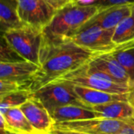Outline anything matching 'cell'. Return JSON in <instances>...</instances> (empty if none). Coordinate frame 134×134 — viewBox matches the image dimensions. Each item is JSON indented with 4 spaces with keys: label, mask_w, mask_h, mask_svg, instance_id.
<instances>
[{
    "label": "cell",
    "mask_w": 134,
    "mask_h": 134,
    "mask_svg": "<svg viewBox=\"0 0 134 134\" xmlns=\"http://www.w3.org/2000/svg\"><path fill=\"white\" fill-rule=\"evenodd\" d=\"M96 53L82 48L68 38L47 40L44 38L40 53V69L31 80L35 91L65 74L85 64Z\"/></svg>",
    "instance_id": "6da1fadb"
},
{
    "label": "cell",
    "mask_w": 134,
    "mask_h": 134,
    "mask_svg": "<svg viewBox=\"0 0 134 134\" xmlns=\"http://www.w3.org/2000/svg\"><path fill=\"white\" fill-rule=\"evenodd\" d=\"M100 9L94 4L82 5L72 2L57 9L49 24L42 30L47 40L63 39L78 31Z\"/></svg>",
    "instance_id": "7a4b0ae2"
},
{
    "label": "cell",
    "mask_w": 134,
    "mask_h": 134,
    "mask_svg": "<svg viewBox=\"0 0 134 134\" xmlns=\"http://www.w3.org/2000/svg\"><path fill=\"white\" fill-rule=\"evenodd\" d=\"M57 79L69 82L74 86L87 87L111 93L125 94L128 93L130 90L129 86L116 82L107 74L91 66L89 61Z\"/></svg>",
    "instance_id": "3957f363"
},
{
    "label": "cell",
    "mask_w": 134,
    "mask_h": 134,
    "mask_svg": "<svg viewBox=\"0 0 134 134\" xmlns=\"http://www.w3.org/2000/svg\"><path fill=\"white\" fill-rule=\"evenodd\" d=\"M2 36L25 60L40 66V53L44 41L42 30L24 24L2 33Z\"/></svg>",
    "instance_id": "277c9868"
},
{
    "label": "cell",
    "mask_w": 134,
    "mask_h": 134,
    "mask_svg": "<svg viewBox=\"0 0 134 134\" xmlns=\"http://www.w3.org/2000/svg\"><path fill=\"white\" fill-rule=\"evenodd\" d=\"M34 97L42 102L49 113L58 107L69 104L89 108L79 98L74 85L64 80L56 79L34 91Z\"/></svg>",
    "instance_id": "5b68a950"
},
{
    "label": "cell",
    "mask_w": 134,
    "mask_h": 134,
    "mask_svg": "<svg viewBox=\"0 0 134 134\" xmlns=\"http://www.w3.org/2000/svg\"><path fill=\"white\" fill-rule=\"evenodd\" d=\"M114 30L91 26L79 31L67 38L79 46L96 54L110 53L116 46L112 41Z\"/></svg>",
    "instance_id": "8992f818"
},
{
    "label": "cell",
    "mask_w": 134,
    "mask_h": 134,
    "mask_svg": "<svg viewBox=\"0 0 134 134\" xmlns=\"http://www.w3.org/2000/svg\"><path fill=\"white\" fill-rule=\"evenodd\" d=\"M17 2L22 23L41 30L49 24L57 12L48 0H17Z\"/></svg>",
    "instance_id": "52a82bcc"
},
{
    "label": "cell",
    "mask_w": 134,
    "mask_h": 134,
    "mask_svg": "<svg viewBox=\"0 0 134 134\" xmlns=\"http://www.w3.org/2000/svg\"><path fill=\"white\" fill-rule=\"evenodd\" d=\"M129 122L104 118L54 123L53 129L73 130L88 134H117Z\"/></svg>",
    "instance_id": "ba28073f"
},
{
    "label": "cell",
    "mask_w": 134,
    "mask_h": 134,
    "mask_svg": "<svg viewBox=\"0 0 134 134\" xmlns=\"http://www.w3.org/2000/svg\"><path fill=\"white\" fill-rule=\"evenodd\" d=\"M133 6L134 3H133L113 5L100 9L98 13H97L90 20L82 26L79 31L91 26H97L104 29L114 30L125 17L128 16L131 13Z\"/></svg>",
    "instance_id": "9c48e42d"
},
{
    "label": "cell",
    "mask_w": 134,
    "mask_h": 134,
    "mask_svg": "<svg viewBox=\"0 0 134 134\" xmlns=\"http://www.w3.org/2000/svg\"><path fill=\"white\" fill-rule=\"evenodd\" d=\"M20 108L38 133H49L51 131L54 122L49 111L34 95Z\"/></svg>",
    "instance_id": "30bf717a"
},
{
    "label": "cell",
    "mask_w": 134,
    "mask_h": 134,
    "mask_svg": "<svg viewBox=\"0 0 134 134\" xmlns=\"http://www.w3.org/2000/svg\"><path fill=\"white\" fill-rule=\"evenodd\" d=\"M89 64L109 75L118 83L130 86L132 82L127 71L111 53L96 54L90 60Z\"/></svg>",
    "instance_id": "8fae6325"
},
{
    "label": "cell",
    "mask_w": 134,
    "mask_h": 134,
    "mask_svg": "<svg viewBox=\"0 0 134 134\" xmlns=\"http://www.w3.org/2000/svg\"><path fill=\"white\" fill-rule=\"evenodd\" d=\"M0 134L38 133L30 123L20 108H13L0 113Z\"/></svg>",
    "instance_id": "7c38bea8"
},
{
    "label": "cell",
    "mask_w": 134,
    "mask_h": 134,
    "mask_svg": "<svg viewBox=\"0 0 134 134\" xmlns=\"http://www.w3.org/2000/svg\"><path fill=\"white\" fill-rule=\"evenodd\" d=\"M39 69V65L27 60L13 63L0 62V79L31 82Z\"/></svg>",
    "instance_id": "4fadbf2b"
},
{
    "label": "cell",
    "mask_w": 134,
    "mask_h": 134,
    "mask_svg": "<svg viewBox=\"0 0 134 134\" xmlns=\"http://www.w3.org/2000/svg\"><path fill=\"white\" fill-rule=\"evenodd\" d=\"M90 108L98 113L99 118L134 122V106L128 101H115L91 106Z\"/></svg>",
    "instance_id": "5bb4252c"
},
{
    "label": "cell",
    "mask_w": 134,
    "mask_h": 134,
    "mask_svg": "<svg viewBox=\"0 0 134 134\" xmlns=\"http://www.w3.org/2000/svg\"><path fill=\"white\" fill-rule=\"evenodd\" d=\"M74 89L79 98L89 108L115 101H128L127 93H111L79 86H74Z\"/></svg>",
    "instance_id": "9a60e30c"
},
{
    "label": "cell",
    "mask_w": 134,
    "mask_h": 134,
    "mask_svg": "<svg viewBox=\"0 0 134 134\" xmlns=\"http://www.w3.org/2000/svg\"><path fill=\"white\" fill-rule=\"evenodd\" d=\"M49 114L54 123L99 118L98 113L91 108L74 104L58 107Z\"/></svg>",
    "instance_id": "2e32d148"
},
{
    "label": "cell",
    "mask_w": 134,
    "mask_h": 134,
    "mask_svg": "<svg viewBox=\"0 0 134 134\" xmlns=\"http://www.w3.org/2000/svg\"><path fill=\"white\" fill-rule=\"evenodd\" d=\"M0 25L2 33L24 25L18 14L17 0H0Z\"/></svg>",
    "instance_id": "e0dca14e"
},
{
    "label": "cell",
    "mask_w": 134,
    "mask_h": 134,
    "mask_svg": "<svg viewBox=\"0 0 134 134\" xmlns=\"http://www.w3.org/2000/svg\"><path fill=\"white\" fill-rule=\"evenodd\" d=\"M110 53L127 71L132 82H134V40L116 46Z\"/></svg>",
    "instance_id": "ac0fdd59"
},
{
    "label": "cell",
    "mask_w": 134,
    "mask_h": 134,
    "mask_svg": "<svg viewBox=\"0 0 134 134\" xmlns=\"http://www.w3.org/2000/svg\"><path fill=\"white\" fill-rule=\"evenodd\" d=\"M134 40V6L131 13L125 17L115 28L112 41L118 46Z\"/></svg>",
    "instance_id": "d6986e66"
},
{
    "label": "cell",
    "mask_w": 134,
    "mask_h": 134,
    "mask_svg": "<svg viewBox=\"0 0 134 134\" xmlns=\"http://www.w3.org/2000/svg\"><path fill=\"white\" fill-rule=\"evenodd\" d=\"M34 95L31 90H21L0 97V113L4 114L13 108H20Z\"/></svg>",
    "instance_id": "ffe728a7"
},
{
    "label": "cell",
    "mask_w": 134,
    "mask_h": 134,
    "mask_svg": "<svg viewBox=\"0 0 134 134\" xmlns=\"http://www.w3.org/2000/svg\"><path fill=\"white\" fill-rule=\"evenodd\" d=\"M25 60L2 36L0 49V62L13 63Z\"/></svg>",
    "instance_id": "44dd1931"
},
{
    "label": "cell",
    "mask_w": 134,
    "mask_h": 134,
    "mask_svg": "<svg viewBox=\"0 0 134 134\" xmlns=\"http://www.w3.org/2000/svg\"><path fill=\"white\" fill-rule=\"evenodd\" d=\"M31 82H21L0 79V97L21 90H31Z\"/></svg>",
    "instance_id": "7402d4cb"
},
{
    "label": "cell",
    "mask_w": 134,
    "mask_h": 134,
    "mask_svg": "<svg viewBox=\"0 0 134 134\" xmlns=\"http://www.w3.org/2000/svg\"><path fill=\"white\" fill-rule=\"evenodd\" d=\"M133 3H134V0H97V2L93 4L100 9H104L113 5L133 4Z\"/></svg>",
    "instance_id": "603a6c76"
},
{
    "label": "cell",
    "mask_w": 134,
    "mask_h": 134,
    "mask_svg": "<svg viewBox=\"0 0 134 134\" xmlns=\"http://www.w3.org/2000/svg\"><path fill=\"white\" fill-rule=\"evenodd\" d=\"M72 2H74V0H49V2L51 3V5L57 10L63 8L64 6H65L66 5H68Z\"/></svg>",
    "instance_id": "cb8c5ba5"
},
{
    "label": "cell",
    "mask_w": 134,
    "mask_h": 134,
    "mask_svg": "<svg viewBox=\"0 0 134 134\" xmlns=\"http://www.w3.org/2000/svg\"><path fill=\"white\" fill-rule=\"evenodd\" d=\"M117 134H134V122H129L120 132Z\"/></svg>",
    "instance_id": "d4e9b609"
},
{
    "label": "cell",
    "mask_w": 134,
    "mask_h": 134,
    "mask_svg": "<svg viewBox=\"0 0 134 134\" xmlns=\"http://www.w3.org/2000/svg\"><path fill=\"white\" fill-rule=\"evenodd\" d=\"M52 134H88L82 133V132H78V131H73V130H56L52 129L49 132Z\"/></svg>",
    "instance_id": "484cf974"
},
{
    "label": "cell",
    "mask_w": 134,
    "mask_h": 134,
    "mask_svg": "<svg viewBox=\"0 0 134 134\" xmlns=\"http://www.w3.org/2000/svg\"><path fill=\"white\" fill-rule=\"evenodd\" d=\"M127 98H128V102L134 106V89L130 90L129 93H127Z\"/></svg>",
    "instance_id": "4316f807"
},
{
    "label": "cell",
    "mask_w": 134,
    "mask_h": 134,
    "mask_svg": "<svg viewBox=\"0 0 134 134\" xmlns=\"http://www.w3.org/2000/svg\"><path fill=\"white\" fill-rule=\"evenodd\" d=\"M74 2L82 5H91L97 2V0H74Z\"/></svg>",
    "instance_id": "83f0119b"
},
{
    "label": "cell",
    "mask_w": 134,
    "mask_h": 134,
    "mask_svg": "<svg viewBox=\"0 0 134 134\" xmlns=\"http://www.w3.org/2000/svg\"><path fill=\"white\" fill-rule=\"evenodd\" d=\"M46 134H52V133H46Z\"/></svg>",
    "instance_id": "f1b7e54d"
},
{
    "label": "cell",
    "mask_w": 134,
    "mask_h": 134,
    "mask_svg": "<svg viewBox=\"0 0 134 134\" xmlns=\"http://www.w3.org/2000/svg\"><path fill=\"white\" fill-rule=\"evenodd\" d=\"M132 83H134V82H132ZM132 83H131V84H132ZM131 84H130V85H131Z\"/></svg>",
    "instance_id": "f546056e"
},
{
    "label": "cell",
    "mask_w": 134,
    "mask_h": 134,
    "mask_svg": "<svg viewBox=\"0 0 134 134\" xmlns=\"http://www.w3.org/2000/svg\"><path fill=\"white\" fill-rule=\"evenodd\" d=\"M37 134H42V133H37Z\"/></svg>",
    "instance_id": "4dcf8cb0"
},
{
    "label": "cell",
    "mask_w": 134,
    "mask_h": 134,
    "mask_svg": "<svg viewBox=\"0 0 134 134\" xmlns=\"http://www.w3.org/2000/svg\"><path fill=\"white\" fill-rule=\"evenodd\" d=\"M48 1H49V0H48Z\"/></svg>",
    "instance_id": "1f68e13d"
}]
</instances>
